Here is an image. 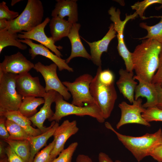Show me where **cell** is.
<instances>
[{
    "mask_svg": "<svg viewBox=\"0 0 162 162\" xmlns=\"http://www.w3.org/2000/svg\"><path fill=\"white\" fill-rule=\"evenodd\" d=\"M157 90L158 95V104L156 106L162 110V88L158 85H155Z\"/></svg>",
    "mask_w": 162,
    "mask_h": 162,
    "instance_id": "40",
    "label": "cell"
},
{
    "mask_svg": "<svg viewBox=\"0 0 162 162\" xmlns=\"http://www.w3.org/2000/svg\"><path fill=\"white\" fill-rule=\"evenodd\" d=\"M159 17L161 18L160 21L154 25L149 26L143 22L140 24V27L146 30L148 32L146 36L139 38L140 40L147 39L153 40L162 45V15Z\"/></svg>",
    "mask_w": 162,
    "mask_h": 162,
    "instance_id": "28",
    "label": "cell"
},
{
    "mask_svg": "<svg viewBox=\"0 0 162 162\" xmlns=\"http://www.w3.org/2000/svg\"><path fill=\"white\" fill-rule=\"evenodd\" d=\"M0 116V138L1 140H4L8 139L10 135L5 124L7 118L4 116Z\"/></svg>",
    "mask_w": 162,
    "mask_h": 162,
    "instance_id": "38",
    "label": "cell"
},
{
    "mask_svg": "<svg viewBox=\"0 0 162 162\" xmlns=\"http://www.w3.org/2000/svg\"><path fill=\"white\" fill-rule=\"evenodd\" d=\"M101 66L98 67L96 75L90 85V93L101 111L105 119L110 116L117 98L114 83L106 85L102 83L99 78Z\"/></svg>",
    "mask_w": 162,
    "mask_h": 162,
    "instance_id": "4",
    "label": "cell"
},
{
    "mask_svg": "<svg viewBox=\"0 0 162 162\" xmlns=\"http://www.w3.org/2000/svg\"><path fill=\"white\" fill-rule=\"evenodd\" d=\"M5 124L10 135L8 139L16 140H28L30 135L20 126L14 121L7 119Z\"/></svg>",
    "mask_w": 162,
    "mask_h": 162,
    "instance_id": "29",
    "label": "cell"
},
{
    "mask_svg": "<svg viewBox=\"0 0 162 162\" xmlns=\"http://www.w3.org/2000/svg\"><path fill=\"white\" fill-rule=\"evenodd\" d=\"M6 151L9 162H24L9 146L6 147Z\"/></svg>",
    "mask_w": 162,
    "mask_h": 162,
    "instance_id": "37",
    "label": "cell"
},
{
    "mask_svg": "<svg viewBox=\"0 0 162 162\" xmlns=\"http://www.w3.org/2000/svg\"><path fill=\"white\" fill-rule=\"evenodd\" d=\"M0 162H9L7 156L5 158H0Z\"/></svg>",
    "mask_w": 162,
    "mask_h": 162,
    "instance_id": "46",
    "label": "cell"
},
{
    "mask_svg": "<svg viewBox=\"0 0 162 162\" xmlns=\"http://www.w3.org/2000/svg\"><path fill=\"white\" fill-rule=\"evenodd\" d=\"M119 77L116 84L120 92L131 104L135 100L134 92L137 82L133 78V72L120 69L118 72Z\"/></svg>",
    "mask_w": 162,
    "mask_h": 162,
    "instance_id": "20",
    "label": "cell"
},
{
    "mask_svg": "<svg viewBox=\"0 0 162 162\" xmlns=\"http://www.w3.org/2000/svg\"><path fill=\"white\" fill-rule=\"evenodd\" d=\"M79 130L76 120L70 122L66 120L58 126L53 136L55 145L51 153L52 161L64 149V145L68 139Z\"/></svg>",
    "mask_w": 162,
    "mask_h": 162,
    "instance_id": "14",
    "label": "cell"
},
{
    "mask_svg": "<svg viewBox=\"0 0 162 162\" xmlns=\"http://www.w3.org/2000/svg\"><path fill=\"white\" fill-rule=\"evenodd\" d=\"M57 68L54 63L45 65L39 62L34 64V69L43 76L46 84L45 88L46 92L54 90L62 95L64 100H68L71 95L58 78L57 73Z\"/></svg>",
    "mask_w": 162,
    "mask_h": 162,
    "instance_id": "9",
    "label": "cell"
},
{
    "mask_svg": "<svg viewBox=\"0 0 162 162\" xmlns=\"http://www.w3.org/2000/svg\"><path fill=\"white\" fill-rule=\"evenodd\" d=\"M8 26V21L5 19L0 20V31L7 29Z\"/></svg>",
    "mask_w": 162,
    "mask_h": 162,
    "instance_id": "44",
    "label": "cell"
},
{
    "mask_svg": "<svg viewBox=\"0 0 162 162\" xmlns=\"http://www.w3.org/2000/svg\"><path fill=\"white\" fill-rule=\"evenodd\" d=\"M151 83L158 85L162 88V50L160 56V63L158 70L153 76Z\"/></svg>",
    "mask_w": 162,
    "mask_h": 162,
    "instance_id": "36",
    "label": "cell"
},
{
    "mask_svg": "<svg viewBox=\"0 0 162 162\" xmlns=\"http://www.w3.org/2000/svg\"><path fill=\"white\" fill-rule=\"evenodd\" d=\"M21 0H12L11 3V5L13 6L17 3L21 1Z\"/></svg>",
    "mask_w": 162,
    "mask_h": 162,
    "instance_id": "45",
    "label": "cell"
},
{
    "mask_svg": "<svg viewBox=\"0 0 162 162\" xmlns=\"http://www.w3.org/2000/svg\"><path fill=\"white\" fill-rule=\"evenodd\" d=\"M76 162H93L88 156L84 154H79L76 159Z\"/></svg>",
    "mask_w": 162,
    "mask_h": 162,
    "instance_id": "42",
    "label": "cell"
},
{
    "mask_svg": "<svg viewBox=\"0 0 162 162\" xmlns=\"http://www.w3.org/2000/svg\"><path fill=\"white\" fill-rule=\"evenodd\" d=\"M80 27V24L74 23L68 36L71 43V50L70 55L65 60L67 64L76 57H82L91 60V55L86 50L80 38L79 31Z\"/></svg>",
    "mask_w": 162,
    "mask_h": 162,
    "instance_id": "21",
    "label": "cell"
},
{
    "mask_svg": "<svg viewBox=\"0 0 162 162\" xmlns=\"http://www.w3.org/2000/svg\"><path fill=\"white\" fill-rule=\"evenodd\" d=\"M78 144L77 142L71 143L66 148L64 149L58 155V156L52 162H72L73 155Z\"/></svg>",
    "mask_w": 162,
    "mask_h": 162,
    "instance_id": "30",
    "label": "cell"
},
{
    "mask_svg": "<svg viewBox=\"0 0 162 162\" xmlns=\"http://www.w3.org/2000/svg\"><path fill=\"white\" fill-rule=\"evenodd\" d=\"M49 23L51 37L55 42L68 37L73 24L64 19L53 17Z\"/></svg>",
    "mask_w": 162,
    "mask_h": 162,
    "instance_id": "23",
    "label": "cell"
},
{
    "mask_svg": "<svg viewBox=\"0 0 162 162\" xmlns=\"http://www.w3.org/2000/svg\"><path fill=\"white\" fill-rule=\"evenodd\" d=\"M55 8L52 11V17L64 19L68 17V21L73 24L78 21V12L77 0H58Z\"/></svg>",
    "mask_w": 162,
    "mask_h": 162,
    "instance_id": "19",
    "label": "cell"
},
{
    "mask_svg": "<svg viewBox=\"0 0 162 162\" xmlns=\"http://www.w3.org/2000/svg\"><path fill=\"white\" fill-rule=\"evenodd\" d=\"M156 3L162 5V0H145L140 2H138L131 7L132 10L136 11L135 12L142 19L144 20L146 19V17L144 16L146 9L150 5Z\"/></svg>",
    "mask_w": 162,
    "mask_h": 162,
    "instance_id": "31",
    "label": "cell"
},
{
    "mask_svg": "<svg viewBox=\"0 0 162 162\" xmlns=\"http://www.w3.org/2000/svg\"><path fill=\"white\" fill-rule=\"evenodd\" d=\"M19 15L18 12L9 10L5 2L0 3V20L5 19L10 21L14 20Z\"/></svg>",
    "mask_w": 162,
    "mask_h": 162,
    "instance_id": "34",
    "label": "cell"
},
{
    "mask_svg": "<svg viewBox=\"0 0 162 162\" xmlns=\"http://www.w3.org/2000/svg\"><path fill=\"white\" fill-rule=\"evenodd\" d=\"M16 90L23 97L43 98L46 92L38 76L33 77L28 72L18 75L16 81Z\"/></svg>",
    "mask_w": 162,
    "mask_h": 162,
    "instance_id": "11",
    "label": "cell"
},
{
    "mask_svg": "<svg viewBox=\"0 0 162 162\" xmlns=\"http://www.w3.org/2000/svg\"><path fill=\"white\" fill-rule=\"evenodd\" d=\"M134 80L139 82L135 90L134 99H138L140 97L145 98L147 101L142 104L145 108L156 106L158 104V92L155 85L151 82L145 81L139 77L135 75Z\"/></svg>",
    "mask_w": 162,
    "mask_h": 162,
    "instance_id": "17",
    "label": "cell"
},
{
    "mask_svg": "<svg viewBox=\"0 0 162 162\" xmlns=\"http://www.w3.org/2000/svg\"><path fill=\"white\" fill-rule=\"evenodd\" d=\"M98 159L99 162H114L108 155L103 152L99 153Z\"/></svg>",
    "mask_w": 162,
    "mask_h": 162,
    "instance_id": "41",
    "label": "cell"
},
{
    "mask_svg": "<svg viewBox=\"0 0 162 162\" xmlns=\"http://www.w3.org/2000/svg\"><path fill=\"white\" fill-rule=\"evenodd\" d=\"M99 78L100 81L104 84L110 85L114 83L115 76L112 71L107 69L100 71Z\"/></svg>",
    "mask_w": 162,
    "mask_h": 162,
    "instance_id": "35",
    "label": "cell"
},
{
    "mask_svg": "<svg viewBox=\"0 0 162 162\" xmlns=\"http://www.w3.org/2000/svg\"><path fill=\"white\" fill-rule=\"evenodd\" d=\"M158 162H162V144L156 147L150 155Z\"/></svg>",
    "mask_w": 162,
    "mask_h": 162,
    "instance_id": "39",
    "label": "cell"
},
{
    "mask_svg": "<svg viewBox=\"0 0 162 162\" xmlns=\"http://www.w3.org/2000/svg\"><path fill=\"white\" fill-rule=\"evenodd\" d=\"M162 8V5H160V6L158 7H156L155 8V9L157 10H159L160 9Z\"/></svg>",
    "mask_w": 162,
    "mask_h": 162,
    "instance_id": "47",
    "label": "cell"
},
{
    "mask_svg": "<svg viewBox=\"0 0 162 162\" xmlns=\"http://www.w3.org/2000/svg\"><path fill=\"white\" fill-rule=\"evenodd\" d=\"M93 78L91 75L85 74L77 77L73 82H62L72 96L71 104L81 107L83 106L85 104L87 105L97 104L90 90V85Z\"/></svg>",
    "mask_w": 162,
    "mask_h": 162,
    "instance_id": "8",
    "label": "cell"
},
{
    "mask_svg": "<svg viewBox=\"0 0 162 162\" xmlns=\"http://www.w3.org/2000/svg\"><path fill=\"white\" fill-rule=\"evenodd\" d=\"M142 117L147 122L162 121V110L157 106L146 108L142 114Z\"/></svg>",
    "mask_w": 162,
    "mask_h": 162,
    "instance_id": "32",
    "label": "cell"
},
{
    "mask_svg": "<svg viewBox=\"0 0 162 162\" xmlns=\"http://www.w3.org/2000/svg\"><path fill=\"white\" fill-rule=\"evenodd\" d=\"M4 141L11 147L24 162H29L31 147L28 140H16L8 139Z\"/></svg>",
    "mask_w": 162,
    "mask_h": 162,
    "instance_id": "27",
    "label": "cell"
},
{
    "mask_svg": "<svg viewBox=\"0 0 162 162\" xmlns=\"http://www.w3.org/2000/svg\"><path fill=\"white\" fill-rule=\"evenodd\" d=\"M18 75L0 73V114L19 108L23 97L16 90Z\"/></svg>",
    "mask_w": 162,
    "mask_h": 162,
    "instance_id": "6",
    "label": "cell"
},
{
    "mask_svg": "<svg viewBox=\"0 0 162 162\" xmlns=\"http://www.w3.org/2000/svg\"><path fill=\"white\" fill-rule=\"evenodd\" d=\"M18 34L7 29L0 31V53L4 48L9 46H14L22 50L27 49V46L26 44L18 41Z\"/></svg>",
    "mask_w": 162,
    "mask_h": 162,
    "instance_id": "26",
    "label": "cell"
},
{
    "mask_svg": "<svg viewBox=\"0 0 162 162\" xmlns=\"http://www.w3.org/2000/svg\"><path fill=\"white\" fill-rule=\"evenodd\" d=\"M115 162H122L119 160H116L115 161Z\"/></svg>",
    "mask_w": 162,
    "mask_h": 162,
    "instance_id": "48",
    "label": "cell"
},
{
    "mask_svg": "<svg viewBox=\"0 0 162 162\" xmlns=\"http://www.w3.org/2000/svg\"><path fill=\"white\" fill-rule=\"evenodd\" d=\"M20 42L28 45L31 59H33L37 56L40 55L51 60L58 66L60 71L65 70L70 72H73V68L70 67L66 63L65 60L59 57L50 52L49 49L41 44H37L33 42L32 40L28 39H18Z\"/></svg>",
    "mask_w": 162,
    "mask_h": 162,
    "instance_id": "15",
    "label": "cell"
},
{
    "mask_svg": "<svg viewBox=\"0 0 162 162\" xmlns=\"http://www.w3.org/2000/svg\"><path fill=\"white\" fill-rule=\"evenodd\" d=\"M55 145L54 140L44 148L38 152L34 157L33 162H52L51 153Z\"/></svg>",
    "mask_w": 162,
    "mask_h": 162,
    "instance_id": "33",
    "label": "cell"
},
{
    "mask_svg": "<svg viewBox=\"0 0 162 162\" xmlns=\"http://www.w3.org/2000/svg\"><path fill=\"white\" fill-rule=\"evenodd\" d=\"M162 45L152 39L142 40L132 53L133 69L136 76L142 80L151 82L158 70Z\"/></svg>",
    "mask_w": 162,
    "mask_h": 162,
    "instance_id": "1",
    "label": "cell"
},
{
    "mask_svg": "<svg viewBox=\"0 0 162 162\" xmlns=\"http://www.w3.org/2000/svg\"><path fill=\"white\" fill-rule=\"evenodd\" d=\"M113 23H111L109 30L101 40L97 41L90 42L82 37L89 45L90 49L91 60L93 63L98 67L101 66V56L104 52H107L108 45L110 41L116 36Z\"/></svg>",
    "mask_w": 162,
    "mask_h": 162,
    "instance_id": "18",
    "label": "cell"
},
{
    "mask_svg": "<svg viewBox=\"0 0 162 162\" xmlns=\"http://www.w3.org/2000/svg\"><path fill=\"white\" fill-rule=\"evenodd\" d=\"M44 102L45 100L43 98L23 97L18 111L23 116L29 118L38 112V107L44 104Z\"/></svg>",
    "mask_w": 162,
    "mask_h": 162,
    "instance_id": "25",
    "label": "cell"
},
{
    "mask_svg": "<svg viewBox=\"0 0 162 162\" xmlns=\"http://www.w3.org/2000/svg\"><path fill=\"white\" fill-rule=\"evenodd\" d=\"M34 67V64L20 52L4 56L0 63V73L20 75L28 72Z\"/></svg>",
    "mask_w": 162,
    "mask_h": 162,
    "instance_id": "13",
    "label": "cell"
},
{
    "mask_svg": "<svg viewBox=\"0 0 162 162\" xmlns=\"http://www.w3.org/2000/svg\"><path fill=\"white\" fill-rule=\"evenodd\" d=\"M142 100L139 98L135 100L132 104L130 105L123 101L118 105L121 111L120 119L116 125V128L119 129L122 126L128 124L135 123L150 127V123L142 117V114L146 109L142 106Z\"/></svg>",
    "mask_w": 162,
    "mask_h": 162,
    "instance_id": "10",
    "label": "cell"
},
{
    "mask_svg": "<svg viewBox=\"0 0 162 162\" xmlns=\"http://www.w3.org/2000/svg\"><path fill=\"white\" fill-rule=\"evenodd\" d=\"M4 116L7 119L11 120L23 128L31 136H36L42 133L38 128H33L32 122L28 118L25 116L18 111L5 112L0 114V116Z\"/></svg>",
    "mask_w": 162,
    "mask_h": 162,
    "instance_id": "24",
    "label": "cell"
},
{
    "mask_svg": "<svg viewBox=\"0 0 162 162\" xmlns=\"http://www.w3.org/2000/svg\"><path fill=\"white\" fill-rule=\"evenodd\" d=\"M4 141L1 140L0 141V158H2L7 156L6 154V147L4 142Z\"/></svg>",
    "mask_w": 162,
    "mask_h": 162,
    "instance_id": "43",
    "label": "cell"
},
{
    "mask_svg": "<svg viewBox=\"0 0 162 162\" xmlns=\"http://www.w3.org/2000/svg\"><path fill=\"white\" fill-rule=\"evenodd\" d=\"M44 12L41 1L28 0L22 13L14 20L8 21L7 30L16 33L29 31L43 22Z\"/></svg>",
    "mask_w": 162,
    "mask_h": 162,
    "instance_id": "3",
    "label": "cell"
},
{
    "mask_svg": "<svg viewBox=\"0 0 162 162\" xmlns=\"http://www.w3.org/2000/svg\"><path fill=\"white\" fill-rule=\"evenodd\" d=\"M111 15L110 19L114 24V28L116 32L118 41L117 49L119 55L124 60L126 70L128 72L133 71V67L132 59V53L127 48L124 40V30L127 22L130 20L134 19L138 16L135 12L132 14H126L125 19L122 20L120 18V11L119 9L116 10V8L112 7L108 11Z\"/></svg>",
    "mask_w": 162,
    "mask_h": 162,
    "instance_id": "7",
    "label": "cell"
},
{
    "mask_svg": "<svg viewBox=\"0 0 162 162\" xmlns=\"http://www.w3.org/2000/svg\"><path fill=\"white\" fill-rule=\"evenodd\" d=\"M59 125L58 123L52 122L51 127L47 131L36 136H30L28 138L31 147V155L29 162H33L36 155L39 151L46 145L48 140L53 134Z\"/></svg>",
    "mask_w": 162,
    "mask_h": 162,
    "instance_id": "22",
    "label": "cell"
},
{
    "mask_svg": "<svg viewBox=\"0 0 162 162\" xmlns=\"http://www.w3.org/2000/svg\"><path fill=\"white\" fill-rule=\"evenodd\" d=\"M57 92L54 90L49 91L46 93L43 97L45 102L40 110L33 116L29 118L32 123L40 130L42 133H44L51 127L44 125L45 121L49 120L53 116L54 112L51 109L52 104L55 102Z\"/></svg>",
    "mask_w": 162,
    "mask_h": 162,
    "instance_id": "16",
    "label": "cell"
},
{
    "mask_svg": "<svg viewBox=\"0 0 162 162\" xmlns=\"http://www.w3.org/2000/svg\"><path fill=\"white\" fill-rule=\"evenodd\" d=\"M105 125L116 134L118 140L138 162L146 157L150 156L154 149L162 144V130L161 128L154 133H146L141 136L134 137L118 133L108 122H105Z\"/></svg>",
    "mask_w": 162,
    "mask_h": 162,
    "instance_id": "2",
    "label": "cell"
},
{
    "mask_svg": "<svg viewBox=\"0 0 162 162\" xmlns=\"http://www.w3.org/2000/svg\"><path fill=\"white\" fill-rule=\"evenodd\" d=\"M55 111L53 116L49 121H55L58 123L64 117L70 115L83 116H88L94 118L99 123H104L101 111L96 104L79 106L67 102L60 94L57 92L55 99Z\"/></svg>",
    "mask_w": 162,
    "mask_h": 162,
    "instance_id": "5",
    "label": "cell"
},
{
    "mask_svg": "<svg viewBox=\"0 0 162 162\" xmlns=\"http://www.w3.org/2000/svg\"><path fill=\"white\" fill-rule=\"evenodd\" d=\"M50 20L49 17H46L40 24L28 32H22L18 34V38L20 39H28L37 41L61 58L62 55L58 49H62V47L56 46L52 38L51 37H48L44 32V28L50 22Z\"/></svg>",
    "mask_w": 162,
    "mask_h": 162,
    "instance_id": "12",
    "label": "cell"
}]
</instances>
